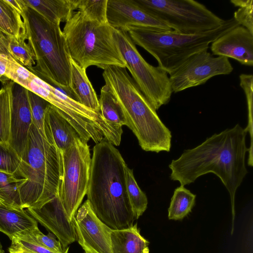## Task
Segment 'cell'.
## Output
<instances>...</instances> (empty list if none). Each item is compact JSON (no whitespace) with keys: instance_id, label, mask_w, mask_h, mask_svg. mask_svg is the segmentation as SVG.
I'll return each instance as SVG.
<instances>
[{"instance_id":"1","label":"cell","mask_w":253,"mask_h":253,"mask_svg":"<svg viewBox=\"0 0 253 253\" xmlns=\"http://www.w3.org/2000/svg\"><path fill=\"white\" fill-rule=\"evenodd\" d=\"M247 131L239 124L208 138L197 147L185 150L169 165L170 178L180 185H189L208 173L217 176L228 190L231 199L234 231L235 197L237 189L248 173L245 165L248 148Z\"/></svg>"},{"instance_id":"2","label":"cell","mask_w":253,"mask_h":253,"mask_svg":"<svg viewBox=\"0 0 253 253\" xmlns=\"http://www.w3.org/2000/svg\"><path fill=\"white\" fill-rule=\"evenodd\" d=\"M126 166L120 151L105 138L94 146L86 200L112 230L130 228L136 220L126 190Z\"/></svg>"},{"instance_id":"3","label":"cell","mask_w":253,"mask_h":253,"mask_svg":"<svg viewBox=\"0 0 253 253\" xmlns=\"http://www.w3.org/2000/svg\"><path fill=\"white\" fill-rule=\"evenodd\" d=\"M104 80L122 108L126 125L145 151L169 152L171 133L142 94L126 67L109 66L103 70Z\"/></svg>"},{"instance_id":"4","label":"cell","mask_w":253,"mask_h":253,"mask_svg":"<svg viewBox=\"0 0 253 253\" xmlns=\"http://www.w3.org/2000/svg\"><path fill=\"white\" fill-rule=\"evenodd\" d=\"M14 174L21 181L19 192L24 209L39 208L58 195L63 174L61 152L33 124Z\"/></svg>"},{"instance_id":"5","label":"cell","mask_w":253,"mask_h":253,"mask_svg":"<svg viewBox=\"0 0 253 253\" xmlns=\"http://www.w3.org/2000/svg\"><path fill=\"white\" fill-rule=\"evenodd\" d=\"M21 2L20 15L35 61V65L27 69L47 83L63 89L75 100L70 87V56L60 25L49 22L23 0Z\"/></svg>"},{"instance_id":"6","label":"cell","mask_w":253,"mask_h":253,"mask_svg":"<svg viewBox=\"0 0 253 253\" xmlns=\"http://www.w3.org/2000/svg\"><path fill=\"white\" fill-rule=\"evenodd\" d=\"M240 25L233 17L218 28L204 33L185 34L140 26L127 28L129 37L151 54L158 66L168 74L192 54L209 48V44L231 29Z\"/></svg>"},{"instance_id":"7","label":"cell","mask_w":253,"mask_h":253,"mask_svg":"<svg viewBox=\"0 0 253 253\" xmlns=\"http://www.w3.org/2000/svg\"><path fill=\"white\" fill-rule=\"evenodd\" d=\"M113 30L108 23L91 21L79 11L75 12L63 31L70 57L85 70L91 66L103 70L109 66L126 67Z\"/></svg>"},{"instance_id":"8","label":"cell","mask_w":253,"mask_h":253,"mask_svg":"<svg viewBox=\"0 0 253 253\" xmlns=\"http://www.w3.org/2000/svg\"><path fill=\"white\" fill-rule=\"evenodd\" d=\"M145 10L172 30L185 34L208 32L225 20L204 4L193 0H134Z\"/></svg>"},{"instance_id":"9","label":"cell","mask_w":253,"mask_h":253,"mask_svg":"<svg viewBox=\"0 0 253 253\" xmlns=\"http://www.w3.org/2000/svg\"><path fill=\"white\" fill-rule=\"evenodd\" d=\"M114 37L125 60L126 68L152 107L158 110L170 100L172 90L168 74L148 63L141 55L127 32L114 29Z\"/></svg>"},{"instance_id":"10","label":"cell","mask_w":253,"mask_h":253,"mask_svg":"<svg viewBox=\"0 0 253 253\" xmlns=\"http://www.w3.org/2000/svg\"><path fill=\"white\" fill-rule=\"evenodd\" d=\"M61 153L63 174L58 195L72 221L87 192L91 160L89 146L79 138Z\"/></svg>"},{"instance_id":"11","label":"cell","mask_w":253,"mask_h":253,"mask_svg":"<svg viewBox=\"0 0 253 253\" xmlns=\"http://www.w3.org/2000/svg\"><path fill=\"white\" fill-rule=\"evenodd\" d=\"M205 49L186 58L169 74L172 92L177 93L206 83L213 77L233 70L228 58L214 57Z\"/></svg>"},{"instance_id":"12","label":"cell","mask_w":253,"mask_h":253,"mask_svg":"<svg viewBox=\"0 0 253 253\" xmlns=\"http://www.w3.org/2000/svg\"><path fill=\"white\" fill-rule=\"evenodd\" d=\"M72 221L77 240L84 251L112 253V229L96 216L87 200L79 208Z\"/></svg>"},{"instance_id":"13","label":"cell","mask_w":253,"mask_h":253,"mask_svg":"<svg viewBox=\"0 0 253 253\" xmlns=\"http://www.w3.org/2000/svg\"><path fill=\"white\" fill-rule=\"evenodd\" d=\"M106 17L111 27L125 31L130 26L144 27L162 31L172 30L139 6L134 0H107Z\"/></svg>"},{"instance_id":"14","label":"cell","mask_w":253,"mask_h":253,"mask_svg":"<svg viewBox=\"0 0 253 253\" xmlns=\"http://www.w3.org/2000/svg\"><path fill=\"white\" fill-rule=\"evenodd\" d=\"M25 210L53 234L64 249H69V245L77 240L73 222L66 212L59 195L39 208H27Z\"/></svg>"},{"instance_id":"15","label":"cell","mask_w":253,"mask_h":253,"mask_svg":"<svg viewBox=\"0 0 253 253\" xmlns=\"http://www.w3.org/2000/svg\"><path fill=\"white\" fill-rule=\"evenodd\" d=\"M28 91L25 87L14 83L9 143L20 158L26 148L29 130L33 124Z\"/></svg>"},{"instance_id":"16","label":"cell","mask_w":253,"mask_h":253,"mask_svg":"<svg viewBox=\"0 0 253 253\" xmlns=\"http://www.w3.org/2000/svg\"><path fill=\"white\" fill-rule=\"evenodd\" d=\"M213 55L233 58L253 66V34L241 25L232 28L211 43Z\"/></svg>"},{"instance_id":"17","label":"cell","mask_w":253,"mask_h":253,"mask_svg":"<svg viewBox=\"0 0 253 253\" xmlns=\"http://www.w3.org/2000/svg\"><path fill=\"white\" fill-rule=\"evenodd\" d=\"M44 131L46 139L53 141L61 152L80 138L73 126L50 104L45 112Z\"/></svg>"},{"instance_id":"18","label":"cell","mask_w":253,"mask_h":253,"mask_svg":"<svg viewBox=\"0 0 253 253\" xmlns=\"http://www.w3.org/2000/svg\"><path fill=\"white\" fill-rule=\"evenodd\" d=\"M38 228V222L26 210L8 207L0 202V232L11 240L27 236Z\"/></svg>"},{"instance_id":"19","label":"cell","mask_w":253,"mask_h":253,"mask_svg":"<svg viewBox=\"0 0 253 253\" xmlns=\"http://www.w3.org/2000/svg\"><path fill=\"white\" fill-rule=\"evenodd\" d=\"M70 87L77 101L92 110L100 112L97 94L89 80L86 70L79 66L71 57Z\"/></svg>"},{"instance_id":"20","label":"cell","mask_w":253,"mask_h":253,"mask_svg":"<svg viewBox=\"0 0 253 253\" xmlns=\"http://www.w3.org/2000/svg\"><path fill=\"white\" fill-rule=\"evenodd\" d=\"M149 244L140 234L137 223L128 228L111 230L112 253H149Z\"/></svg>"},{"instance_id":"21","label":"cell","mask_w":253,"mask_h":253,"mask_svg":"<svg viewBox=\"0 0 253 253\" xmlns=\"http://www.w3.org/2000/svg\"><path fill=\"white\" fill-rule=\"evenodd\" d=\"M46 19L60 25L66 22L75 12V0H23Z\"/></svg>"},{"instance_id":"22","label":"cell","mask_w":253,"mask_h":253,"mask_svg":"<svg viewBox=\"0 0 253 253\" xmlns=\"http://www.w3.org/2000/svg\"><path fill=\"white\" fill-rule=\"evenodd\" d=\"M98 101L101 116L115 132L122 137V126H126V119L119 103L105 84L101 88Z\"/></svg>"},{"instance_id":"23","label":"cell","mask_w":253,"mask_h":253,"mask_svg":"<svg viewBox=\"0 0 253 253\" xmlns=\"http://www.w3.org/2000/svg\"><path fill=\"white\" fill-rule=\"evenodd\" d=\"M0 53L9 55L27 69L35 65L33 52L24 38L10 37L0 32Z\"/></svg>"},{"instance_id":"24","label":"cell","mask_w":253,"mask_h":253,"mask_svg":"<svg viewBox=\"0 0 253 253\" xmlns=\"http://www.w3.org/2000/svg\"><path fill=\"white\" fill-rule=\"evenodd\" d=\"M0 32L26 40L25 28L21 15L7 0H0Z\"/></svg>"},{"instance_id":"25","label":"cell","mask_w":253,"mask_h":253,"mask_svg":"<svg viewBox=\"0 0 253 253\" xmlns=\"http://www.w3.org/2000/svg\"><path fill=\"white\" fill-rule=\"evenodd\" d=\"M4 78L1 77L0 81V142H9L12 92L15 83Z\"/></svg>"},{"instance_id":"26","label":"cell","mask_w":253,"mask_h":253,"mask_svg":"<svg viewBox=\"0 0 253 253\" xmlns=\"http://www.w3.org/2000/svg\"><path fill=\"white\" fill-rule=\"evenodd\" d=\"M196 195L180 185L174 191L168 209L169 219L181 220L192 211L195 204Z\"/></svg>"},{"instance_id":"27","label":"cell","mask_w":253,"mask_h":253,"mask_svg":"<svg viewBox=\"0 0 253 253\" xmlns=\"http://www.w3.org/2000/svg\"><path fill=\"white\" fill-rule=\"evenodd\" d=\"M21 179L14 173L0 170V202L6 206L24 209L19 187Z\"/></svg>"},{"instance_id":"28","label":"cell","mask_w":253,"mask_h":253,"mask_svg":"<svg viewBox=\"0 0 253 253\" xmlns=\"http://www.w3.org/2000/svg\"><path fill=\"white\" fill-rule=\"evenodd\" d=\"M125 177L127 195L136 220L142 215L147 208V198L139 187L134 178L133 169L127 166L125 169Z\"/></svg>"},{"instance_id":"29","label":"cell","mask_w":253,"mask_h":253,"mask_svg":"<svg viewBox=\"0 0 253 253\" xmlns=\"http://www.w3.org/2000/svg\"><path fill=\"white\" fill-rule=\"evenodd\" d=\"M76 9L89 20L100 24H107V0H75Z\"/></svg>"},{"instance_id":"30","label":"cell","mask_w":253,"mask_h":253,"mask_svg":"<svg viewBox=\"0 0 253 253\" xmlns=\"http://www.w3.org/2000/svg\"><path fill=\"white\" fill-rule=\"evenodd\" d=\"M28 92L33 124L46 138L44 131L45 115L46 108L50 103L30 90H28Z\"/></svg>"},{"instance_id":"31","label":"cell","mask_w":253,"mask_h":253,"mask_svg":"<svg viewBox=\"0 0 253 253\" xmlns=\"http://www.w3.org/2000/svg\"><path fill=\"white\" fill-rule=\"evenodd\" d=\"M240 85L244 91L247 100L248 111V125L246 128L250 133L251 143L248 149L249 160L253 159V76L252 74H241L239 76Z\"/></svg>"},{"instance_id":"32","label":"cell","mask_w":253,"mask_h":253,"mask_svg":"<svg viewBox=\"0 0 253 253\" xmlns=\"http://www.w3.org/2000/svg\"><path fill=\"white\" fill-rule=\"evenodd\" d=\"M21 158L9 142H0V170L15 174Z\"/></svg>"},{"instance_id":"33","label":"cell","mask_w":253,"mask_h":253,"mask_svg":"<svg viewBox=\"0 0 253 253\" xmlns=\"http://www.w3.org/2000/svg\"><path fill=\"white\" fill-rule=\"evenodd\" d=\"M230 2L239 7L234 13V19L253 34V1L231 0Z\"/></svg>"},{"instance_id":"34","label":"cell","mask_w":253,"mask_h":253,"mask_svg":"<svg viewBox=\"0 0 253 253\" xmlns=\"http://www.w3.org/2000/svg\"><path fill=\"white\" fill-rule=\"evenodd\" d=\"M56 236L51 232L47 235L43 234L37 228L30 235L18 238H25L32 240L44 247L55 253H68L69 249H65Z\"/></svg>"},{"instance_id":"35","label":"cell","mask_w":253,"mask_h":253,"mask_svg":"<svg viewBox=\"0 0 253 253\" xmlns=\"http://www.w3.org/2000/svg\"><path fill=\"white\" fill-rule=\"evenodd\" d=\"M8 248L9 252L23 251L31 253H55L38 243L28 239L14 238Z\"/></svg>"},{"instance_id":"36","label":"cell","mask_w":253,"mask_h":253,"mask_svg":"<svg viewBox=\"0 0 253 253\" xmlns=\"http://www.w3.org/2000/svg\"><path fill=\"white\" fill-rule=\"evenodd\" d=\"M7 65V57L4 54L0 53V77H4Z\"/></svg>"},{"instance_id":"37","label":"cell","mask_w":253,"mask_h":253,"mask_svg":"<svg viewBox=\"0 0 253 253\" xmlns=\"http://www.w3.org/2000/svg\"><path fill=\"white\" fill-rule=\"evenodd\" d=\"M10 253H31L29 252L23 251H15L9 252Z\"/></svg>"},{"instance_id":"38","label":"cell","mask_w":253,"mask_h":253,"mask_svg":"<svg viewBox=\"0 0 253 253\" xmlns=\"http://www.w3.org/2000/svg\"><path fill=\"white\" fill-rule=\"evenodd\" d=\"M0 253H4V251L3 250L2 246L0 243Z\"/></svg>"},{"instance_id":"39","label":"cell","mask_w":253,"mask_h":253,"mask_svg":"<svg viewBox=\"0 0 253 253\" xmlns=\"http://www.w3.org/2000/svg\"><path fill=\"white\" fill-rule=\"evenodd\" d=\"M84 253H94L89 251H84Z\"/></svg>"},{"instance_id":"40","label":"cell","mask_w":253,"mask_h":253,"mask_svg":"<svg viewBox=\"0 0 253 253\" xmlns=\"http://www.w3.org/2000/svg\"><path fill=\"white\" fill-rule=\"evenodd\" d=\"M1 78V77H0V81Z\"/></svg>"}]
</instances>
